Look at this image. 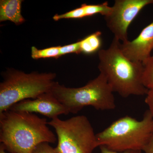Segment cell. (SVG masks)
<instances>
[{"instance_id":"e0dca14e","label":"cell","mask_w":153,"mask_h":153,"mask_svg":"<svg viewBox=\"0 0 153 153\" xmlns=\"http://www.w3.org/2000/svg\"><path fill=\"white\" fill-rule=\"evenodd\" d=\"M32 153H57L55 148L52 147L49 143H42L38 145L33 150Z\"/></svg>"},{"instance_id":"ffe728a7","label":"cell","mask_w":153,"mask_h":153,"mask_svg":"<svg viewBox=\"0 0 153 153\" xmlns=\"http://www.w3.org/2000/svg\"><path fill=\"white\" fill-rule=\"evenodd\" d=\"M143 151L146 153H153V136Z\"/></svg>"},{"instance_id":"4fadbf2b","label":"cell","mask_w":153,"mask_h":153,"mask_svg":"<svg viewBox=\"0 0 153 153\" xmlns=\"http://www.w3.org/2000/svg\"><path fill=\"white\" fill-rule=\"evenodd\" d=\"M81 5L84 9L86 17L97 14H101L105 17L108 15L111 10V7L108 5V2L100 4L88 5L84 4Z\"/></svg>"},{"instance_id":"9a60e30c","label":"cell","mask_w":153,"mask_h":153,"mask_svg":"<svg viewBox=\"0 0 153 153\" xmlns=\"http://www.w3.org/2000/svg\"><path fill=\"white\" fill-rule=\"evenodd\" d=\"M86 17L85 10L82 5L79 8H77L62 15H55L53 19L55 21L62 19H79Z\"/></svg>"},{"instance_id":"6da1fadb","label":"cell","mask_w":153,"mask_h":153,"mask_svg":"<svg viewBox=\"0 0 153 153\" xmlns=\"http://www.w3.org/2000/svg\"><path fill=\"white\" fill-rule=\"evenodd\" d=\"M47 119L34 113L8 110L0 114V142L10 153H32L42 143H55L57 138Z\"/></svg>"},{"instance_id":"ac0fdd59","label":"cell","mask_w":153,"mask_h":153,"mask_svg":"<svg viewBox=\"0 0 153 153\" xmlns=\"http://www.w3.org/2000/svg\"><path fill=\"white\" fill-rule=\"evenodd\" d=\"M145 99V102L149 107V110L153 117V89H149Z\"/></svg>"},{"instance_id":"9c48e42d","label":"cell","mask_w":153,"mask_h":153,"mask_svg":"<svg viewBox=\"0 0 153 153\" xmlns=\"http://www.w3.org/2000/svg\"><path fill=\"white\" fill-rule=\"evenodd\" d=\"M120 48L132 61L143 63L149 58L153 50V22L144 28L135 39L121 43Z\"/></svg>"},{"instance_id":"44dd1931","label":"cell","mask_w":153,"mask_h":153,"mask_svg":"<svg viewBox=\"0 0 153 153\" xmlns=\"http://www.w3.org/2000/svg\"><path fill=\"white\" fill-rule=\"evenodd\" d=\"M0 153H7L5 150L2 146H0Z\"/></svg>"},{"instance_id":"30bf717a","label":"cell","mask_w":153,"mask_h":153,"mask_svg":"<svg viewBox=\"0 0 153 153\" xmlns=\"http://www.w3.org/2000/svg\"><path fill=\"white\" fill-rule=\"evenodd\" d=\"M22 0H1L0 22L10 21L16 25L25 22L21 13Z\"/></svg>"},{"instance_id":"3957f363","label":"cell","mask_w":153,"mask_h":153,"mask_svg":"<svg viewBox=\"0 0 153 153\" xmlns=\"http://www.w3.org/2000/svg\"><path fill=\"white\" fill-rule=\"evenodd\" d=\"M153 136V117L148 110L141 120L128 116L120 118L96 134V138L98 147L120 152L143 151Z\"/></svg>"},{"instance_id":"8fae6325","label":"cell","mask_w":153,"mask_h":153,"mask_svg":"<svg viewBox=\"0 0 153 153\" xmlns=\"http://www.w3.org/2000/svg\"><path fill=\"white\" fill-rule=\"evenodd\" d=\"M101 32L97 31L80 40L81 52L87 54H91L99 50L101 45Z\"/></svg>"},{"instance_id":"7a4b0ae2","label":"cell","mask_w":153,"mask_h":153,"mask_svg":"<svg viewBox=\"0 0 153 153\" xmlns=\"http://www.w3.org/2000/svg\"><path fill=\"white\" fill-rule=\"evenodd\" d=\"M120 41L114 38L109 47L98 52V68L113 91L124 98L146 95L149 89L143 82V63L130 60L120 48Z\"/></svg>"},{"instance_id":"5b68a950","label":"cell","mask_w":153,"mask_h":153,"mask_svg":"<svg viewBox=\"0 0 153 153\" xmlns=\"http://www.w3.org/2000/svg\"><path fill=\"white\" fill-rule=\"evenodd\" d=\"M56 77L53 73H26L15 69L7 70L0 83V114L19 102L50 92L56 82Z\"/></svg>"},{"instance_id":"7c38bea8","label":"cell","mask_w":153,"mask_h":153,"mask_svg":"<svg viewBox=\"0 0 153 153\" xmlns=\"http://www.w3.org/2000/svg\"><path fill=\"white\" fill-rule=\"evenodd\" d=\"M60 46L39 49L35 47L31 48V57L34 59L40 58H57L60 57Z\"/></svg>"},{"instance_id":"d6986e66","label":"cell","mask_w":153,"mask_h":153,"mask_svg":"<svg viewBox=\"0 0 153 153\" xmlns=\"http://www.w3.org/2000/svg\"><path fill=\"white\" fill-rule=\"evenodd\" d=\"M101 153H142V151L139 150H129L123 152H117L111 150L104 146L99 147Z\"/></svg>"},{"instance_id":"5bb4252c","label":"cell","mask_w":153,"mask_h":153,"mask_svg":"<svg viewBox=\"0 0 153 153\" xmlns=\"http://www.w3.org/2000/svg\"><path fill=\"white\" fill-rule=\"evenodd\" d=\"M143 82L148 89H153V55L143 63Z\"/></svg>"},{"instance_id":"277c9868","label":"cell","mask_w":153,"mask_h":153,"mask_svg":"<svg viewBox=\"0 0 153 153\" xmlns=\"http://www.w3.org/2000/svg\"><path fill=\"white\" fill-rule=\"evenodd\" d=\"M50 92L69 113H77L88 106L101 111L111 110L116 108L113 91L100 73L82 87H67L56 82Z\"/></svg>"},{"instance_id":"8992f818","label":"cell","mask_w":153,"mask_h":153,"mask_svg":"<svg viewBox=\"0 0 153 153\" xmlns=\"http://www.w3.org/2000/svg\"><path fill=\"white\" fill-rule=\"evenodd\" d=\"M48 125L57 134L55 149L57 153H92L98 147L96 134L85 116H76L66 120L55 118Z\"/></svg>"},{"instance_id":"52a82bcc","label":"cell","mask_w":153,"mask_h":153,"mask_svg":"<svg viewBox=\"0 0 153 153\" xmlns=\"http://www.w3.org/2000/svg\"><path fill=\"white\" fill-rule=\"evenodd\" d=\"M153 4V0H115L111 10L104 17L107 27L122 43L128 41L130 25L146 6Z\"/></svg>"},{"instance_id":"2e32d148","label":"cell","mask_w":153,"mask_h":153,"mask_svg":"<svg viewBox=\"0 0 153 153\" xmlns=\"http://www.w3.org/2000/svg\"><path fill=\"white\" fill-rule=\"evenodd\" d=\"M80 43H81V41L79 40L74 44L65 45L62 47L60 46V56L66 55V54H70V53L79 54L81 53V49H80Z\"/></svg>"},{"instance_id":"ba28073f","label":"cell","mask_w":153,"mask_h":153,"mask_svg":"<svg viewBox=\"0 0 153 153\" xmlns=\"http://www.w3.org/2000/svg\"><path fill=\"white\" fill-rule=\"evenodd\" d=\"M9 110L38 113L51 120L61 115H67L68 110L50 92L44 94L36 99H27L14 104Z\"/></svg>"}]
</instances>
